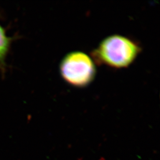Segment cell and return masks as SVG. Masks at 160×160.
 Listing matches in <instances>:
<instances>
[{
	"label": "cell",
	"instance_id": "1",
	"mask_svg": "<svg viewBox=\"0 0 160 160\" xmlns=\"http://www.w3.org/2000/svg\"><path fill=\"white\" fill-rule=\"evenodd\" d=\"M142 49L130 38L115 34L105 38L92 55L96 62L115 68H125L137 58Z\"/></svg>",
	"mask_w": 160,
	"mask_h": 160
},
{
	"label": "cell",
	"instance_id": "2",
	"mask_svg": "<svg viewBox=\"0 0 160 160\" xmlns=\"http://www.w3.org/2000/svg\"><path fill=\"white\" fill-rule=\"evenodd\" d=\"M61 76L72 86L82 88L91 83L96 75L93 61L81 52L68 53L62 59L60 65Z\"/></svg>",
	"mask_w": 160,
	"mask_h": 160
},
{
	"label": "cell",
	"instance_id": "3",
	"mask_svg": "<svg viewBox=\"0 0 160 160\" xmlns=\"http://www.w3.org/2000/svg\"><path fill=\"white\" fill-rule=\"evenodd\" d=\"M10 38L7 35L4 29L0 24V64L5 63L6 56L10 46Z\"/></svg>",
	"mask_w": 160,
	"mask_h": 160
}]
</instances>
